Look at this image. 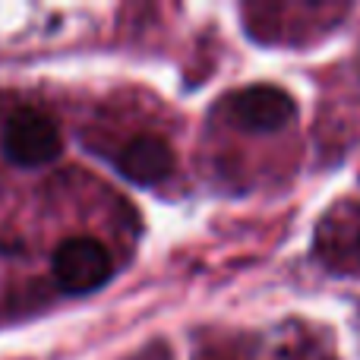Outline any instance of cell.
Segmentation results:
<instances>
[{"label": "cell", "instance_id": "3957f363", "mask_svg": "<svg viewBox=\"0 0 360 360\" xmlns=\"http://www.w3.org/2000/svg\"><path fill=\"white\" fill-rule=\"evenodd\" d=\"M231 117L243 127V130H256V133H275L281 127H288L297 114L294 98L278 86H247L237 95H231L228 101Z\"/></svg>", "mask_w": 360, "mask_h": 360}, {"label": "cell", "instance_id": "277c9868", "mask_svg": "<svg viewBox=\"0 0 360 360\" xmlns=\"http://www.w3.org/2000/svg\"><path fill=\"white\" fill-rule=\"evenodd\" d=\"M117 171L124 174L130 184H139V186H155L162 184L165 177H171L174 171V149L165 143L162 136H136L117 152L114 158Z\"/></svg>", "mask_w": 360, "mask_h": 360}, {"label": "cell", "instance_id": "6da1fadb", "mask_svg": "<svg viewBox=\"0 0 360 360\" xmlns=\"http://www.w3.org/2000/svg\"><path fill=\"white\" fill-rule=\"evenodd\" d=\"M60 130L38 108H16L0 133V149L19 168H41L60 155Z\"/></svg>", "mask_w": 360, "mask_h": 360}, {"label": "cell", "instance_id": "7a4b0ae2", "mask_svg": "<svg viewBox=\"0 0 360 360\" xmlns=\"http://www.w3.org/2000/svg\"><path fill=\"white\" fill-rule=\"evenodd\" d=\"M51 272L63 294H92L111 278V253L95 237H67L51 256Z\"/></svg>", "mask_w": 360, "mask_h": 360}]
</instances>
